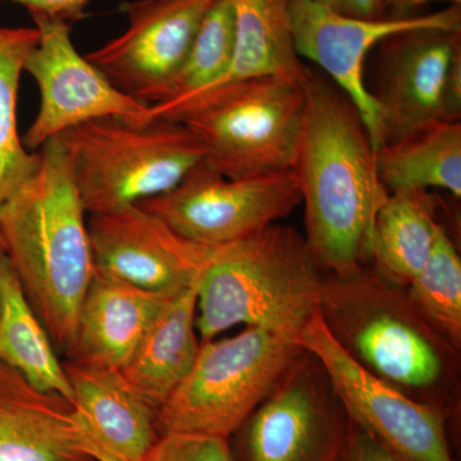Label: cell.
Returning a JSON list of instances; mask_svg holds the SVG:
<instances>
[{
	"label": "cell",
	"mask_w": 461,
	"mask_h": 461,
	"mask_svg": "<svg viewBox=\"0 0 461 461\" xmlns=\"http://www.w3.org/2000/svg\"><path fill=\"white\" fill-rule=\"evenodd\" d=\"M304 86L294 172L305 208V240L326 275H354L371 260L375 217L388 193L375 173L368 130L351 100L311 69Z\"/></svg>",
	"instance_id": "1"
},
{
	"label": "cell",
	"mask_w": 461,
	"mask_h": 461,
	"mask_svg": "<svg viewBox=\"0 0 461 461\" xmlns=\"http://www.w3.org/2000/svg\"><path fill=\"white\" fill-rule=\"evenodd\" d=\"M35 172L0 205V235L26 299L58 353L68 354L94 268L86 209L58 138Z\"/></svg>",
	"instance_id": "2"
},
{
	"label": "cell",
	"mask_w": 461,
	"mask_h": 461,
	"mask_svg": "<svg viewBox=\"0 0 461 461\" xmlns=\"http://www.w3.org/2000/svg\"><path fill=\"white\" fill-rule=\"evenodd\" d=\"M324 277L305 236L293 227L271 224L214 248L198 284L200 342L240 324L296 339L320 311Z\"/></svg>",
	"instance_id": "3"
},
{
	"label": "cell",
	"mask_w": 461,
	"mask_h": 461,
	"mask_svg": "<svg viewBox=\"0 0 461 461\" xmlns=\"http://www.w3.org/2000/svg\"><path fill=\"white\" fill-rule=\"evenodd\" d=\"M305 83L277 76L245 78L153 111L198 139L202 165L229 178L293 171L305 114Z\"/></svg>",
	"instance_id": "4"
},
{
	"label": "cell",
	"mask_w": 461,
	"mask_h": 461,
	"mask_svg": "<svg viewBox=\"0 0 461 461\" xmlns=\"http://www.w3.org/2000/svg\"><path fill=\"white\" fill-rule=\"evenodd\" d=\"M57 138L87 214L157 198L203 162L198 139L172 118H100Z\"/></svg>",
	"instance_id": "5"
},
{
	"label": "cell",
	"mask_w": 461,
	"mask_h": 461,
	"mask_svg": "<svg viewBox=\"0 0 461 461\" xmlns=\"http://www.w3.org/2000/svg\"><path fill=\"white\" fill-rule=\"evenodd\" d=\"M318 312L357 363L405 393L435 388L456 351L421 320L405 288L375 269L326 275Z\"/></svg>",
	"instance_id": "6"
},
{
	"label": "cell",
	"mask_w": 461,
	"mask_h": 461,
	"mask_svg": "<svg viewBox=\"0 0 461 461\" xmlns=\"http://www.w3.org/2000/svg\"><path fill=\"white\" fill-rule=\"evenodd\" d=\"M303 353L291 336L257 327L202 342L189 375L157 411L159 436L230 439Z\"/></svg>",
	"instance_id": "7"
},
{
	"label": "cell",
	"mask_w": 461,
	"mask_h": 461,
	"mask_svg": "<svg viewBox=\"0 0 461 461\" xmlns=\"http://www.w3.org/2000/svg\"><path fill=\"white\" fill-rule=\"evenodd\" d=\"M296 342L320 362L350 421L403 459L454 461L445 411L364 368L333 338L320 312Z\"/></svg>",
	"instance_id": "8"
},
{
	"label": "cell",
	"mask_w": 461,
	"mask_h": 461,
	"mask_svg": "<svg viewBox=\"0 0 461 461\" xmlns=\"http://www.w3.org/2000/svg\"><path fill=\"white\" fill-rule=\"evenodd\" d=\"M348 429L326 372L304 351L230 444L235 461H339Z\"/></svg>",
	"instance_id": "9"
},
{
	"label": "cell",
	"mask_w": 461,
	"mask_h": 461,
	"mask_svg": "<svg viewBox=\"0 0 461 461\" xmlns=\"http://www.w3.org/2000/svg\"><path fill=\"white\" fill-rule=\"evenodd\" d=\"M300 204L294 169L229 178L200 163L168 193L139 205L194 244L218 248L278 223Z\"/></svg>",
	"instance_id": "10"
},
{
	"label": "cell",
	"mask_w": 461,
	"mask_h": 461,
	"mask_svg": "<svg viewBox=\"0 0 461 461\" xmlns=\"http://www.w3.org/2000/svg\"><path fill=\"white\" fill-rule=\"evenodd\" d=\"M377 48L381 69L372 96L382 145L430 123L460 121L461 29L408 30Z\"/></svg>",
	"instance_id": "11"
},
{
	"label": "cell",
	"mask_w": 461,
	"mask_h": 461,
	"mask_svg": "<svg viewBox=\"0 0 461 461\" xmlns=\"http://www.w3.org/2000/svg\"><path fill=\"white\" fill-rule=\"evenodd\" d=\"M288 17L297 54L321 67L351 100L368 130L375 151L382 145L378 109L364 72L371 51L384 39L408 30L461 29L460 5L429 14L366 20L348 16L317 0H288Z\"/></svg>",
	"instance_id": "12"
},
{
	"label": "cell",
	"mask_w": 461,
	"mask_h": 461,
	"mask_svg": "<svg viewBox=\"0 0 461 461\" xmlns=\"http://www.w3.org/2000/svg\"><path fill=\"white\" fill-rule=\"evenodd\" d=\"M39 39L26 58L25 72L41 91L38 114L23 139L27 150L80 124L107 117L141 121L150 105L118 89L102 71L81 56L68 23L32 17Z\"/></svg>",
	"instance_id": "13"
},
{
	"label": "cell",
	"mask_w": 461,
	"mask_h": 461,
	"mask_svg": "<svg viewBox=\"0 0 461 461\" xmlns=\"http://www.w3.org/2000/svg\"><path fill=\"white\" fill-rule=\"evenodd\" d=\"M217 0H133L121 11L129 26L86 54L109 80L144 104L168 100L173 80L205 14Z\"/></svg>",
	"instance_id": "14"
},
{
	"label": "cell",
	"mask_w": 461,
	"mask_h": 461,
	"mask_svg": "<svg viewBox=\"0 0 461 461\" xmlns=\"http://www.w3.org/2000/svg\"><path fill=\"white\" fill-rule=\"evenodd\" d=\"M87 229L95 273L163 295L195 286L214 249L182 238L139 204L90 214Z\"/></svg>",
	"instance_id": "15"
},
{
	"label": "cell",
	"mask_w": 461,
	"mask_h": 461,
	"mask_svg": "<svg viewBox=\"0 0 461 461\" xmlns=\"http://www.w3.org/2000/svg\"><path fill=\"white\" fill-rule=\"evenodd\" d=\"M85 448L95 461H145L159 439L157 411L120 369L63 362Z\"/></svg>",
	"instance_id": "16"
},
{
	"label": "cell",
	"mask_w": 461,
	"mask_h": 461,
	"mask_svg": "<svg viewBox=\"0 0 461 461\" xmlns=\"http://www.w3.org/2000/svg\"><path fill=\"white\" fill-rule=\"evenodd\" d=\"M0 461H95L74 405L0 363Z\"/></svg>",
	"instance_id": "17"
},
{
	"label": "cell",
	"mask_w": 461,
	"mask_h": 461,
	"mask_svg": "<svg viewBox=\"0 0 461 461\" xmlns=\"http://www.w3.org/2000/svg\"><path fill=\"white\" fill-rule=\"evenodd\" d=\"M175 296L150 293L94 273L66 360L122 368L150 324Z\"/></svg>",
	"instance_id": "18"
},
{
	"label": "cell",
	"mask_w": 461,
	"mask_h": 461,
	"mask_svg": "<svg viewBox=\"0 0 461 461\" xmlns=\"http://www.w3.org/2000/svg\"><path fill=\"white\" fill-rule=\"evenodd\" d=\"M198 284L173 297L120 369L156 411L187 377L198 357L202 344L195 324Z\"/></svg>",
	"instance_id": "19"
},
{
	"label": "cell",
	"mask_w": 461,
	"mask_h": 461,
	"mask_svg": "<svg viewBox=\"0 0 461 461\" xmlns=\"http://www.w3.org/2000/svg\"><path fill=\"white\" fill-rule=\"evenodd\" d=\"M427 190L388 194L373 230L371 260L384 280L405 288L420 272L445 226Z\"/></svg>",
	"instance_id": "20"
},
{
	"label": "cell",
	"mask_w": 461,
	"mask_h": 461,
	"mask_svg": "<svg viewBox=\"0 0 461 461\" xmlns=\"http://www.w3.org/2000/svg\"><path fill=\"white\" fill-rule=\"evenodd\" d=\"M378 180L388 194L439 189L461 196V123L441 121L421 127L375 151Z\"/></svg>",
	"instance_id": "21"
},
{
	"label": "cell",
	"mask_w": 461,
	"mask_h": 461,
	"mask_svg": "<svg viewBox=\"0 0 461 461\" xmlns=\"http://www.w3.org/2000/svg\"><path fill=\"white\" fill-rule=\"evenodd\" d=\"M0 363L39 390L72 403L65 366L44 324L33 312L7 256L0 258Z\"/></svg>",
	"instance_id": "22"
},
{
	"label": "cell",
	"mask_w": 461,
	"mask_h": 461,
	"mask_svg": "<svg viewBox=\"0 0 461 461\" xmlns=\"http://www.w3.org/2000/svg\"><path fill=\"white\" fill-rule=\"evenodd\" d=\"M227 2L235 16V56L229 74L217 86L268 76L305 83L309 68L296 51L288 17V0Z\"/></svg>",
	"instance_id": "23"
},
{
	"label": "cell",
	"mask_w": 461,
	"mask_h": 461,
	"mask_svg": "<svg viewBox=\"0 0 461 461\" xmlns=\"http://www.w3.org/2000/svg\"><path fill=\"white\" fill-rule=\"evenodd\" d=\"M38 39L35 26H0V205L32 177L39 165V151L27 150L17 126L21 75Z\"/></svg>",
	"instance_id": "24"
},
{
	"label": "cell",
	"mask_w": 461,
	"mask_h": 461,
	"mask_svg": "<svg viewBox=\"0 0 461 461\" xmlns=\"http://www.w3.org/2000/svg\"><path fill=\"white\" fill-rule=\"evenodd\" d=\"M414 311L455 350L461 345V259L442 229L429 259L405 287Z\"/></svg>",
	"instance_id": "25"
},
{
	"label": "cell",
	"mask_w": 461,
	"mask_h": 461,
	"mask_svg": "<svg viewBox=\"0 0 461 461\" xmlns=\"http://www.w3.org/2000/svg\"><path fill=\"white\" fill-rule=\"evenodd\" d=\"M236 30L232 7L217 0L200 25L189 53L178 69L168 100L150 107L160 111L217 86L229 74L235 56Z\"/></svg>",
	"instance_id": "26"
},
{
	"label": "cell",
	"mask_w": 461,
	"mask_h": 461,
	"mask_svg": "<svg viewBox=\"0 0 461 461\" xmlns=\"http://www.w3.org/2000/svg\"><path fill=\"white\" fill-rule=\"evenodd\" d=\"M145 461H235L230 439L202 435H163Z\"/></svg>",
	"instance_id": "27"
},
{
	"label": "cell",
	"mask_w": 461,
	"mask_h": 461,
	"mask_svg": "<svg viewBox=\"0 0 461 461\" xmlns=\"http://www.w3.org/2000/svg\"><path fill=\"white\" fill-rule=\"evenodd\" d=\"M339 461H409L393 453L368 432L350 421L348 439Z\"/></svg>",
	"instance_id": "28"
},
{
	"label": "cell",
	"mask_w": 461,
	"mask_h": 461,
	"mask_svg": "<svg viewBox=\"0 0 461 461\" xmlns=\"http://www.w3.org/2000/svg\"><path fill=\"white\" fill-rule=\"evenodd\" d=\"M23 5L32 17H47L69 23L85 17L91 0H11Z\"/></svg>",
	"instance_id": "29"
},
{
	"label": "cell",
	"mask_w": 461,
	"mask_h": 461,
	"mask_svg": "<svg viewBox=\"0 0 461 461\" xmlns=\"http://www.w3.org/2000/svg\"><path fill=\"white\" fill-rule=\"evenodd\" d=\"M342 14L366 20H375L384 16V0H341Z\"/></svg>",
	"instance_id": "30"
},
{
	"label": "cell",
	"mask_w": 461,
	"mask_h": 461,
	"mask_svg": "<svg viewBox=\"0 0 461 461\" xmlns=\"http://www.w3.org/2000/svg\"><path fill=\"white\" fill-rule=\"evenodd\" d=\"M432 2H447L450 5H460L461 0H384V12L395 18L417 16L415 11Z\"/></svg>",
	"instance_id": "31"
},
{
	"label": "cell",
	"mask_w": 461,
	"mask_h": 461,
	"mask_svg": "<svg viewBox=\"0 0 461 461\" xmlns=\"http://www.w3.org/2000/svg\"><path fill=\"white\" fill-rule=\"evenodd\" d=\"M317 2L329 5V7L336 9V11H341V0H317Z\"/></svg>",
	"instance_id": "32"
},
{
	"label": "cell",
	"mask_w": 461,
	"mask_h": 461,
	"mask_svg": "<svg viewBox=\"0 0 461 461\" xmlns=\"http://www.w3.org/2000/svg\"><path fill=\"white\" fill-rule=\"evenodd\" d=\"M5 256V244H3L2 235H0V258Z\"/></svg>",
	"instance_id": "33"
}]
</instances>
